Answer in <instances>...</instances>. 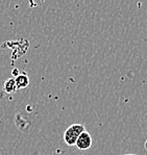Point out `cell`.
Returning <instances> with one entry per match:
<instances>
[{"mask_svg":"<svg viewBox=\"0 0 147 155\" xmlns=\"http://www.w3.org/2000/svg\"><path fill=\"white\" fill-rule=\"evenodd\" d=\"M84 131H86L84 125L82 124H72L64 132V140L68 146H75L76 140Z\"/></svg>","mask_w":147,"mask_h":155,"instance_id":"1","label":"cell"},{"mask_svg":"<svg viewBox=\"0 0 147 155\" xmlns=\"http://www.w3.org/2000/svg\"><path fill=\"white\" fill-rule=\"evenodd\" d=\"M79 150H88L89 148L92 146V137L89 132L86 130L79 135V137L76 140V144H75Z\"/></svg>","mask_w":147,"mask_h":155,"instance_id":"2","label":"cell"},{"mask_svg":"<svg viewBox=\"0 0 147 155\" xmlns=\"http://www.w3.org/2000/svg\"><path fill=\"white\" fill-rule=\"evenodd\" d=\"M15 82L17 85V89H25L29 84V78L24 72L19 73V75L15 77Z\"/></svg>","mask_w":147,"mask_h":155,"instance_id":"3","label":"cell"},{"mask_svg":"<svg viewBox=\"0 0 147 155\" xmlns=\"http://www.w3.org/2000/svg\"><path fill=\"white\" fill-rule=\"evenodd\" d=\"M3 89L8 94H13L17 91V85H16L15 82V78H8V80H5L3 84Z\"/></svg>","mask_w":147,"mask_h":155,"instance_id":"4","label":"cell"},{"mask_svg":"<svg viewBox=\"0 0 147 155\" xmlns=\"http://www.w3.org/2000/svg\"><path fill=\"white\" fill-rule=\"evenodd\" d=\"M123 155H136V154H123Z\"/></svg>","mask_w":147,"mask_h":155,"instance_id":"5","label":"cell"}]
</instances>
